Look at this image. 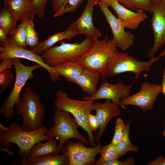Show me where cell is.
I'll list each match as a JSON object with an SVG mask.
<instances>
[{"label":"cell","instance_id":"e575fe53","mask_svg":"<svg viewBox=\"0 0 165 165\" xmlns=\"http://www.w3.org/2000/svg\"><path fill=\"white\" fill-rule=\"evenodd\" d=\"M88 121L90 127L92 131H95L99 128L100 123L96 115L90 113L88 116Z\"/></svg>","mask_w":165,"mask_h":165},{"label":"cell","instance_id":"4316f807","mask_svg":"<svg viewBox=\"0 0 165 165\" xmlns=\"http://www.w3.org/2000/svg\"><path fill=\"white\" fill-rule=\"evenodd\" d=\"M125 8L135 12L150 13L152 0H117Z\"/></svg>","mask_w":165,"mask_h":165},{"label":"cell","instance_id":"7c38bea8","mask_svg":"<svg viewBox=\"0 0 165 165\" xmlns=\"http://www.w3.org/2000/svg\"><path fill=\"white\" fill-rule=\"evenodd\" d=\"M98 5L109 24L113 34V39L117 47L122 51H126L134 43L135 36L129 31H126L125 28L118 18L109 10L106 5L97 1Z\"/></svg>","mask_w":165,"mask_h":165},{"label":"cell","instance_id":"8fae6325","mask_svg":"<svg viewBox=\"0 0 165 165\" xmlns=\"http://www.w3.org/2000/svg\"><path fill=\"white\" fill-rule=\"evenodd\" d=\"M140 90L136 94L121 99V107L125 108L127 105L138 106L145 112L151 109L160 93V85L148 82L141 85Z\"/></svg>","mask_w":165,"mask_h":165},{"label":"cell","instance_id":"4dcf8cb0","mask_svg":"<svg viewBox=\"0 0 165 165\" xmlns=\"http://www.w3.org/2000/svg\"><path fill=\"white\" fill-rule=\"evenodd\" d=\"M125 124L122 119L116 118L115 132L111 143L116 146L121 141L123 135Z\"/></svg>","mask_w":165,"mask_h":165},{"label":"cell","instance_id":"f6af8a7d","mask_svg":"<svg viewBox=\"0 0 165 165\" xmlns=\"http://www.w3.org/2000/svg\"><path fill=\"white\" fill-rule=\"evenodd\" d=\"M3 2V3L6 2H7V1H8L9 0H2Z\"/></svg>","mask_w":165,"mask_h":165},{"label":"cell","instance_id":"603a6c76","mask_svg":"<svg viewBox=\"0 0 165 165\" xmlns=\"http://www.w3.org/2000/svg\"><path fill=\"white\" fill-rule=\"evenodd\" d=\"M20 18L15 15L8 6L4 7L0 10V28L6 32L7 35H11L16 29V24Z\"/></svg>","mask_w":165,"mask_h":165},{"label":"cell","instance_id":"60d3db41","mask_svg":"<svg viewBox=\"0 0 165 165\" xmlns=\"http://www.w3.org/2000/svg\"><path fill=\"white\" fill-rule=\"evenodd\" d=\"M117 0H96L97 1H99L105 5L107 6H111L112 4Z\"/></svg>","mask_w":165,"mask_h":165},{"label":"cell","instance_id":"ba28073f","mask_svg":"<svg viewBox=\"0 0 165 165\" xmlns=\"http://www.w3.org/2000/svg\"><path fill=\"white\" fill-rule=\"evenodd\" d=\"M153 57L148 61L136 60L133 56L126 53L117 50L109 59L105 70L106 77L114 76L126 72L134 73L135 79L143 71L148 72L152 63L159 59Z\"/></svg>","mask_w":165,"mask_h":165},{"label":"cell","instance_id":"f35d334b","mask_svg":"<svg viewBox=\"0 0 165 165\" xmlns=\"http://www.w3.org/2000/svg\"><path fill=\"white\" fill-rule=\"evenodd\" d=\"M66 0H53L52 7L55 13L61 7Z\"/></svg>","mask_w":165,"mask_h":165},{"label":"cell","instance_id":"e0dca14e","mask_svg":"<svg viewBox=\"0 0 165 165\" xmlns=\"http://www.w3.org/2000/svg\"><path fill=\"white\" fill-rule=\"evenodd\" d=\"M110 6L116 12L118 18L125 28L135 30L141 22L148 18L145 12L132 11L123 7L117 0Z\"/></svg>","mask_w":165,"mask_h":165},{"label":"cell","instance_id":"52a82bcc","mask_svg":"<svg viewBox=\"0 0 165 165\" xmlns=\"http://www.w3.org/2000/svg\"><path fill=\"white\" fill-rule=\"evenodd\" d=\"M13 58L16 74L14 85L0 108V113L3 115L7 122L13 115L15 105L20 98V93L26 82L34 77V70L42 67L37 64L31 66H26L21 63L20 58Z\"/></svg>","mask_w":165,"mask_h":165},{"label":"cell","instance_id":"7a4b0ae2","mask_svg":"<svg viewBox=\"0 0 165 165\" xmlns=\"http://www.w3.org/2000/svg\"><path fill=\"white\" fill-rule=\"evenodd\" d=\"M15 107L17 113L22 118V127L24 130L34 131L42 126L45 107L39 95L28 85Z\"/></svg>","mask_w":165,"mask_h":165},{"label":"cell","instance_id":"8992f818","mask_svg":"<svg viewBox=\"0 0 165 165\" xmlns=\"http://www.w3.org/2000/svg\"><path fill=\"white\" fill-rule=\"evenodd\" d=\"M54 102L55 108L69 112L73 116L80 127L87 134L90 144L92 147L97 145L88 121V116L93 110V101H79L69 98L66 92L60 90L55 93Z\"/></svg>","mask_w":165,"mask_h":165},{"label":"cell","instance_id":"ac0fdd59","mask_svg":"<svg viewBox=\"0 0 165 165\" xmlns=\"http://www.w3.org/2000/svg\"><path fill=\"white\" fill-rule=\"evenodd\" d=\"M100 74L97 72L84 68L81 74L76 79L75 83L89 96L94 94L96 91Z\"/></svg>","mask_w":165,"mask_h":165},{"label":"cell","instance_id":"7dc6e473","mask_svg":"<svg viewBox=\"0 0 165 165\" xmlns=\"http://www.w3.org/2000/svg\"><path fill=\"white\" fill-rule=\"evenodd\" d=\"M49 1H50V0H51V1H52L53 0H48Z\"/></svg>","mask_w":165,"mask_h":165},{"label":"cell","instance_id":"44dd1931","mask_svg":"<svg viewBox=\"0 0 165 165\" xmlns=\"http://www.w3.org/2000/svg\"><path fill=\"white\" fill-rule=\"evenodd\" d=\"M78 32L68 27L64 31L57 32L50 36L46 40L39 42L36 46L31 50L35 53L40 54L53 46L59 41L65 39H70L78 34Z\"/></svg>","mask_w":165,"mask_h":165},{"label":"cell","instance_id":"ffe728a7","mask_svg":"<svg viewBox=\"0 0 165 165\" xmlns=\"http://www.w3.org/2000/svg\"><path fill=\"white\" fill-rule=\"evenodd\" d=\"M33 0H9L4 3L21 21L24 18L34 20L36 14L33 7Z\"/></svg>","mask_w":165,"mask_h":165},{"label":"cell","instance_id":"ee69618b","mask_svg":"<svg viewBox=\"0 0 165 165\" xmlns=\"http://www.w3.org/2000/svg\"><path fill=\"white\" fill-rule=\"evenodd\" d=\"M164 125H165V127H164V131L163 132V136L165 137V119Z\"/></svg>","mask_w":165,"mask_h":165},{"label":"cell","instance_id":"7bdbcfd3","mask_svg":"<svg viewBox=\"0 0 165 165\" xmlns=\"http://www.w3.org/2000/svg\"><path fill=\"white\" fill-rule=\"evenodd\" d=\"M165 55V49L160 54L158 57L160 58L161 57Z\"/></svg>","mask_w":165,"mask_h":165},{"label":"cell","instance_id":"74e56055","mask_svg":"<svg viewBox=\"0 0 165 165\" xmlns=\"http://www.w3.org/2000/svg\"><path fill=\"white\" fill-rule=\"evenodd\" d=\"M147 165H165V157L159 155L154 160L147 163Z\"/></svg>","mask_w":165,"mask_h":165},{"label":"cell","instance_id":"484cf974","mask_svg":"<svg viewBox=\"0 0 165 165\" xmlns=\"http://www.w3.org/2000/svg\"><path fill=\"white\" fill-rule=\"evenodd\" d=\"M130 123V120H129L127 123L125 124L123 135L116 146L119 158L128 152H137L139 150V148L133 145L130 139L129 135Z\"/></svg>","mask_w":165,"mask_h":165},{"label":"cell","instance_id":"f546056e","mask_svg":"<svg viewBox=\"0 0 165 165\" xmlns=\"http://www.w3.org/2000/svg\"><path fill=\"white\" fill-rule=\"evenodd\" d=\"M82 1V0H66L60 8L54 13V17H58L66 13L75 11Z\"/></svg>","mask_w":165,"mask_h":165},{"label":"cell","instance_id":"1f68e13d","mask_svg":"<svg viewBox=\"0 0 165 165\" xmlns=\"http://www.w3.org/2000/svg\"><path fill=\"white\" fill-rule=\"evenodd\" d=\"M14 79L13 72L8 69L0 72V93H2L10 85Z\"/></svg>","mask_w":165,"mask_h":165},{"label":"cell","instance_id":"4fadbf2b","mask_svg":"<svg viewBox=\"0 0 165 165\" xmlns=\"http://www.w3.org/2000/svg\"><path fill=\"white\" fill-rule=\"evenodd\" d=\"M25 59L34 62L46 69L49 73L50 80L55 82L61 80V78L54 69L44 62L40 54H36L31 50L21 47L8 46L0 47V60L7 58Z\"/></svg>","mask_w":165,"mask_h":165},{"label":"cell","instance_id":"8d00e7d4","mask_svg":"<svg viewBox=\"0 0 165 165\" xmlns=\"http://www.w3.org/2000/svg\"><path fill=\"white\" fill-rule=\"evenodd\" d=\"M6 32L0 28V45L1 46H9V38L7 37Z\"/></svg>","mask_w":165,"mask_h":165},{"label":"cell","instance_id":"cb8c5ba5","mask_svg":"<svg viewBox=\"0 0 165 165\" xmlns=\"http://www.w3.org/2000/svg\"><path fill=\"white\" fill-rule=\"evenodd\" d=\"M28 19L24 18L16 28L9 38V46L25 48L26 43L27 32Z\"/></svg>","mask_w":165,"mask_h":165},{"label":"cell","instance_id":"ab89813d","mask_svg":"<svg viewBox=\"0 0 165 165\" xmlns=\"http://www.w3.org/2000/svg\"><path fill=\"white\" fill-rule=\"evenodd\" d=\"M162 82L160 85V93H161L165 96V67L163 71L162 76Z\"/></svg>","mask_w":165,"mask_h":165},{"label":"cell","instance_id":"5bb4252c","mask_svg":"<svg viewBox=\"0 0 165 165\" xmlns=\"http://www.w3.org/2000/svg\"><path fill=\"white\" fill-rule=\"evenodd\" d=\"M132 85L127 86L122 82L112 84L103 81L100 87L94 94L85 96L82 99L91 101L98 99H108L121 106L120 99H121L130 95Z\"/></svg>","mask_w":165,"mask_h":165},{"label":"cell","instance_id":"30bf717a","mask_svg":"<svg viewBox=\"0 0 165 165\" xmlns=\"http://www.w3.org/2000/svg\"><path fill=\"white\" fill-rule=\"evenodd\" d=\"M150 13L152 15L151 22L154 36L153 46L147 54L151 59L165 43V2L161 0H152Z\"/></svg>","mask_w":165,"mask_h":165},{"label":"cell","instance_id":"83f0119b","mask_svg":"<svg viewBox=\"0 0 165 165\" xmlns=\"http://www.w3.org/2000/svg\"><path fill=\"white\" fill-rule=\"evenodd\" d=\"M101 157L96 160L95 165H103L104 163L119 158L116 146L111 143L101 147L99 152Z\"/></svg>","mask_w":165,"mask_h":165},{"label":"cell","instance_id":"7402d4cb","mask_svg":"<svg viewBox=\"0 0 165 165\" xmlns=\"http://www.w3.org/2000/svg\"><path fill=\"white\" fill-rule=\"evenodd\" d=\"M52 67L59 75L64 77L67 81L74 83L84 69L77 62H64Z\"/></svg>","mask_w":165,"mask_h":165},{"label":"cell","instance_id":"836d02e7","mask_svg":"<svg viewBox=\"0 0 165 165\" xmlns=\"http://www.w3.org/2000/svg\"><path fill=\"white\" fill-rule=\"evenodd\" d=\"M135 164L134 159L132 157H129L124 161H121L118 159L107 162L103 165H134Z\"/></svg>","mask_w":165,"mask_h":165},{"label":"cell","instance_id":"d590c367","mask_svg":"<svg viewBox=\"0 0 165 165\" xmlns=\"http://www.w3.org/2000/svg\"><path fill=\"white\" fill-rule=\"evenodd\" d=\"M0 63V72L12 68L14 64L13 58H7L3 59Z\"/></svg>","mask_w":165,"mask_h":165},{"label":"cell","instance_id":"b9f144b4","mask_svg":"<svg viewBox=\"0 0 165 165\" xmlns=\"http://www.w3.org/2000/svg\"><path fill=\"white\" fill-rule=\"evenodd\" d=\"M9 130V127H6L1 123H0V131L6 132Z\"/></svg>","mask_w":165,"mask_h":165},{"label":"cell","instance_id":"6da1fadb","mask_svg":"<svg viewBox=\"0 0 165 165\" xmlns=\"http://www.w3.org/2000/svg\"><path fill=\"white\" fill-rule=\"evenodd\" d=\"M9 127L7 132L0 131V143L6 148L11 146L10 143L16 144L19 147L17 154L21 158V162L26 160L34 145L40 141L49 139L45 135L48 129L44 125L32 131L24 130L17 123H11Z\"/></svg>","mask_w":165,"mask_h":165},{"label":"cell","instance_id":"bcb514c9","mask_svg":"<svg viewBox=\"0 0 165 165\" xmlns=\"http://www.w3.org/2000/svg\"><path fill=\"white\" fill-rule=\"evenodd\" d=\"M161 0L163 1V2H165V0Z\"/></svg>","mask_w":165,"mask_h":165},{"label":"cell","instance_id":"d6a6232c","mask_svg":"<svg viewBox=\"0 0 165 165\" xmlns=\"http://www.w3.org/2000/svg\"><path fill=\"white\" fill-rule=\"evenodd\" d=\"M48 0H33V9L39 18L43 17L45 14V7Z\"/></svg>","mask_w":165,"mask_h":165},{"label":"cell","instance_id":"f1b7e54d","mask_svg":"<svg viewBox=\"0 0 165 165\" xmlns=\"http://www.w3.org/2000/svg\"><path fill=\"white\" fill-rule=\"evenodd\" d=\"M39 43L38 35L35 29L33 20L28 19L27 32V45L32 48Z\"/></svg>","mask_w":165,"mask_h":165},{"label":"cell","instance_id":"5b68a950","mask_svg":"<svg viewBox=\"0 0 165 165\" xmlns=\"http://www.w3.org/2000/svg\"><path fill=\"white\" fill-rule=\"evenodd\" d=\"M93 38L86 36L80 42L68 43L61 40L59 46H53L42 53L41 57L49 66L68 62H77L92 47Z\"/></svg>","mask_w":165,"mask_h":165},{"label":"cell","instance_id":"277c9868","mask_svg":"<svg viewBox=\"0 0 165 165\" xmlns=\"http://www.w3.org/2000/svg\"><path fill=\"white\" fill-rule=\"evenodd\" d=\"M53 111L54 124L47 130L45 135L49 139L59 140L57 154L61 152L65 142L72 138L79 139L86 145L90 144L88 139L78 131L80 126L69 112L56 108Z\"/></svg>","mask_w":165,"mask_h":165},{"label":"cell","instance_id":"9c48e42d","mask_svg":"<svg viewBox=\"0 0 165 165\" xmlns=\"http://www.w3.org/2000/svg\"><path fill=\"white\" fill-rule=\"evenodd\" d=\"M102 144L100 141L95 147H87L81 141L74 142L69 140L64 143L61 152L68 157V165H94L95 158Z\"/></svg>","mask_w":165,"mask_h":165},{"label":"cell","instance_id":"d4e9b609","mask_svg":"<svg viewBox=\"0 0 165 165\" xmlns=\"http://www.w3.org/2000/svg\"><path fill=\"white\" fill-rule=\"evenodd\" d=\"M58 145L56 140L50 139L45 143L40 141L31 149L28 157H34L49 153L57 154Z\"/></svg>","mask_w":165,"mask_h":165},{"label":"cell","instance_id":"3957f363","mask_svg":"<svg viewBox=\"0 0 165 165\" xmlns=\"http://www.w3.org/2000/svg\"><path fill=\"white\" fill-rule=\"evenodd\" d=\"M117 45L112 39L105 36L101 40L94 39L89 50L77 61L84 68L98 72L100 79L105 81L106 66L110 57L118 50Z\"/></svg>","mask_w":165,"mask_h":165},{"label":"cell","instance_id":"9a60e30c","mask_svg":"<svg viewBox=\"0 0 165 165\" xmlns=\"http://www.w3.org/2000/svg\"><path fill=\"white\" fill-rule=\"evenodd\" d=\"M96 0H88L86 6L80 16L75 22L71 23L68 28L94 39L101 35L99 30L94 25L93 13Z\"/></svg>","mask_w":165,"mask_h":165},{"label":"cell","instance_id":"2e32d148","mask_svg":"<svg viewBox=\"0 0 165 165\" xmlns=\"http://www.w3.org/2000/svg\"><path fill=\"white\" fill-rule=\"evenodd\" d=\"M119 105L108 99L101 104L96 102L94 104L93 110L96 111V115L100 123L97 133L95 135V140L100 141L102 135L109 121L112 119L117 118L120 114Z\"/></svg>","mask_w":165,"mask_h":165},{"label":"cell","instance_id":"d6986e66","mask_svg":"<svg viewBox=\"0 0 165 165\" xmlns=\"http://www.w3.org/2000/svg\"><path fill=\"white\" fill-rule=\"evenodd\" d=\"M68 160L65 154L49 153L28 157L21 165H68Z\"/></svg>","mask_w":165,"mask_h":165}]
</instances>
